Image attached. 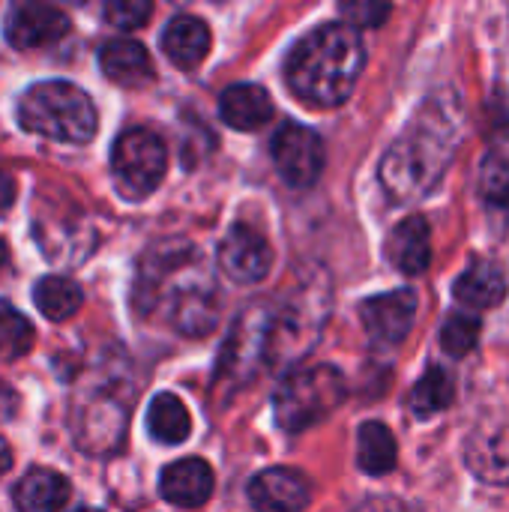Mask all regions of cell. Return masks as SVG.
I'll return each instance as SVG.
<instances>
[{"instance_id":"1","label":"cell","mask_w":509,"mask_h":512,"mask_svg":"<svg viewBox=\"0 0 509 512\" xmlns=\"http://www.w3.org/2000/svg\"><path fill=\"white\" fill-rule=\"evenodd\" d=\"M459 141L462 102L429 99L381 159V186L387 189L393 204L426 198L450 168Z\"/></svg>"},{"instance_id":"2","label":"cell","mask_w":509,"mask_h":512,"mask_svg":"<svg viewBox=\"0 0 509 512\" xmlns=\"http://www.w3.org/2000/svg\"><path fill=\"white\" fill-rule=\"evenodd\" d=\"M366 66V45L354 24H321L288 54L285 78L297 99L315 108H336L351 99Z\"/></svg>"},{"instance_id":"3","label":"cell","mask_w":509,"mask_h":512,"mask_svg":"<svg viewBox=\"0 0 509 512\" xmlns=\"http://www.w3.org/2000/svg\"><path fill=\"white\" fill-rule=\"evenodd\" d=\"M18 123L48 141L87 144L96 135L99 114L81 87L69 81H42L18 99Z\"/></svg>"},{"instance_id":"4","label":"cell","mask_w":509,"mask_h":512,"mask_svg":"<svg viewBox=\"0 0 509 512\" xmlns=\"http://www.w3.org/2000/svg\"><path fill=\"white\" fill-rule=\"evenodd\" d=\"M330 309V291L324 276H306L294 294L276 306L273 339H270V366L297 363L318 342Z\"/></svg>"},{"instance_id":"5","label":"cell","mask_w":509,"mask_h":512,"mask_svg":"<svg viewBox=\"0 0 509 512\" xmlns=\"http://www.w3.org/2000/svg\"><path fill=\"white\" fill-rule=\"evenodd\" d=\"M348 396L345 375L336 366H309L288 375L273 399L276 423L285 432H306L315 423L327 420Z\"/></svg>"},{"instance_id":"6","label":"cell","mask_w":509,"mask_h":512,"mask_svg":"<svg viewBox=\"0 0 509 512\" xmlns=\"http://www.w3.org/2000/svg\"><path fill=\"white\" fill-rule=\"evenodd\" d=\"M273 321H276L273 303H252L237 318L216 363V381L222 384V390L246 387L264 366H270Z\"/></svg>"},{"instance_id":"7","label":"cell","mask_w":509,"mask_h":512,"mask_svg":"<svg viewBox=\"0 0 509 512\" xmlns=\"http://www.w3.org/2000/svg\"><path fill=\"white\" fill-rule=\"evenodd\" d=\"M111 171L129 198H147L168 171L165 141L150 129H126L111 147Z\"/></svg>"},{"instance_id":"8","label":"cell","mask_w":509,"mask_h":512,"mask_svg":"<svg viewBox=\"0 0 509 512\" xmlns=\"http://www.w3.org/2000/svg\"><path fill=\"white\" fill-rule=\"evenodd\" d=\"M72 30L69 15L51 0H12L3 18V36L18 51L57 45Z\"/></svg>"},{"instance_id":"9","label":"cell","mask_w":509,"mask_h":512,"mask_svg":"<svg viewBox=\"0 0 509 512\" xmlns=\"http://www.w3.org/2000/svg\"><path fill=\"white\" fill-rule=\"evenodd\" d=\"M324 141L318 132H312L303 123H285L273 135V162L285 183L306 189L312 186L324 171Z\"/></svg>"},{"instance_id":"10","label":"cell","mask_w":509,"mask_h":512,"mask_svg":"<svg viewBox=\"0 0 509 512\" xmlns=\"http://www.w3.org/2000/svg\"><path fill=\"white\" fill-rule=\"evenodd\" d=\"M168 303V321L183 336H207L219 321V294L207 276H192L177 282L159 303ZM156 303V306H159Z\"/></svg>"},{"instance_id":"11","label":"cell","mask_w":509,"mask_h":512,"mask_svg":"<svg viewBox=\"0 0 509 512\" xmlns=\"http://www.w3.org/2000/svg\"><path fill=\"white\" fill-rule=\"evenodd\" d=\"M219 267L225 270L228 279H234L240 285H255L270 273L273 249L261 231L240 222L219 243Z\"/></svg>"},{"instance_id":"12","label":"cell","mask_w":509,"mask_h":512,"mask_svg":"<svg viewBox=\"0 0 509 512\" xmlns=\"http://www.w3.org/2000/svg\"><path fill=\"white\" fill-rule=\"evenodd\" d=\"M360 318L366 333L378 345H399L408 339L417 318V294L411 288H396L387 294H375L360 306Z\"/></svg>"},{"instance_id":"13","label":"cell","mask_w":509,"mask_h":512,"mask_svg":"<svg viewBox=\"0 0 509 512\" xmlns=\"http://www.w3.org/2000/svg\"><path fill=\"white\" fill-rule=\"evenodd\" d=\"M249 501L258 510L297 512L309 507L312 483L291 468H267L249 483Z\"/></svg>"},{"instance_id":"14","label":"cell","mask_w":509,"mask_h":512,"mask_svg":"<svg viewBox=\"0 0 509 512\" xmlns=\"http://www.w3.org/2000/svg\"><path fill=\"white\" fill-rule=\"evenodd\" d=\"M213 486H216V477L204 459H180V462L168 465L159 477L162 498L183 510L204 507L213 495Z\"/></svg>"},{"instance_id":"15","label":"cell","mask_w":509,"mask_h":512,"mask_svg":"<svg viewBox=\"0 0 509 512\" xmlns=\"http://www.w3.org/2000/svg\"><path fill=\"white\" fill-rule=\"evenodd\" d=\"M99 66L108 81L120 87H147L156 75L147 48L138 39H111L99 51Z\"/></svg>"},{"instance_id":"16","label":"cell","mask_w":509,"mask_h":512,"mask_svg":"<svg viewBox=\"0 0 509 512\" xmlns=\"http://www.w3.org/2000/svg\"><path fill=\"white\" fill-rule=\"evenodd\" d=\"M387 258L399 273L420 276L429 270L432 261V231L423 216L402 219L393 234L387 237Z\"/></svg>"},{"instance_id":"17","label":"cell","mask_w":509,"mask_h":512,"mask_svg":"<svg viewBox=\"0 0 509 512\" xmlns=\"http://www.w3.org/2000/svg\"><path fill=\"white\" fill-rule=\"evenodd\" d=\"M210 27L195 18V15H177L168 21L165 33H162V51L165 57L180 66V69H195L204 63V57L210 54Z\"/></svg>"},{"instance_id":"18","label":"cell","mask_w":509,"mask_h":512,"mask_svg":"<svg viewBox=\"0 0 509 512\" xmlns=\"http://www.w3.org/2000/svg\"><path fill=\"white\" fill-rule=\"evenodd\" d=\"M219 114L237 132H258L273 117V99L258 84H231L219 96Z\"/></svg>"},{"instance_id":"19","label":"cell","mask_w":509,"mask_h":512,"mask_svg":"<svg viewBox=\"0 0 509 512\" xmlns=\"http://www.w3.org/2000/svg\"><path fill=\"white\" fill-rule=\"evenodd\" d=\"M507 288V273L495 261H477L456 282V297L471 309H495L507 297Z\"/></svg>"},{"instance_id":"20","label":"cell","mask_w":509,"mask_h":512,"mask_svg":"<svg viewBox=\"0 0 509 512\" xmlns=\"http://www.w3.org/2000/svg\"><path fill=\"white\" fill-rule=\"evenodd\" d=\"M69 480L57 471L36 468L15 486V504L24 512L63 510L69 504Z\"/></svg>"},{"instance_id":"21","label":"cell","mask_w":509,"mask_h":512,"mask_svg":"<svg viewBox=\"0 0 509 512\" xmlns=\"http://www.w3.org/2000/svg\"><path fill=\"white\" fill-rule=\"evenodd\" d=\"M147 432L159 444H183L192 432V417L174 393H156L147 408Z\"/></svg>"},{"instance_id":"22","label":"cell","mask_w":509,"mask_h":512,"mask_svg":"<svg viewBox=\"0 0 509 512\" xmlns=\"http://www.w3.org/2000/svg\"><path fill=\"white\" fill-rule=\"evenodd\" d=\"M33 300H36V309H39L48 321L60 324V321H69L72 315L81 312V306H84V291H81V285L72 282L69 276H45V279L36 282Z\"/></svg>"},{"instance_id":"23","label":"cell","mask_w":509,"mask_h":512,"mask_svg":"<svg viewBox=\"0 0 509 512\" xmlns=\"http://www.w3.org/2000/svg\"><path fill=\"white\" fill-rule=\"evenodd\" d=\"M399 447L384 423H366L357 435V465L369 477H384L396 468Z\"/></svg>"},{"instance_id":"24","label":"cell","mask_w":509,"mask_h":512,"mask_svg":"<svg viewBox=\"0 0 509 512\" xmlns=\"http://www.w3.org/2000/svg\"><path fill=\"white\" fill-rule=\"evenodd\" d=\"M468 462L474 474L495 483H509V429L474 435L468 444Z\"/></svg>"},{"instance_id":"25","label":"cell","mask_w":509,"mask_h":512,"mask_svg":"<svg viewBox=\"0 0 509 512\" xmlns=\"http://www.w3.org/2000/svg\"><path fill=\"white\" fill-rule=\"evenodd\" d=\"M456 396V381L444 366H429V372L414 384L411 390V411L426 420L432 414H441L453 405Z\"/></svg>"},{"instance_id":"26","label":"cell","mask_w":509,"mask_h":512,"mask_svg":"<svg viewBox=\"0 0 509 512\" xmlns=\"http://www.w3.org/2000/svg\"><path fill=\"white\" fill-rule=\"evenodd\" d=\"M36 342L33 324L6 300H0V357L3 360H18L24 357Z\"/></svg>"},{"instance_id":"27","label":"cell","mask_w":509,"mask_h":512,"mask_svg":"<svg viewBox=\"0 0 509 512\" xmlns=\"http://www.w3.org/2000/svg\"><path fill=\"white\" fill-rule=\"evenodd\" d=\"M480 333H483V321L477 315H468V312H456L447 318L444 330H441V345L450 357H465L477 348L480 342Z\"/></svg>"},{"instance_id":"28","label":"cell","mask_w":509,"mask_h":512,"mask_svg":"<svg viewBox=\"0 0 509 512\" xmlns=\"http://www.w3.org/2000/svg\"><path fill=\"white\" fill-rule=\"evenodd\" d=\"M480 195L495 204V207H509V159L492 153L480 165Z\"/></svg>"},{"instance_id":"29","label":"cell","mask_w":509,"mask_h":512,"mask_svg":"<svg viewBox=\"0 0 509 512\" xmlns=\"http://www.w3.org/2000/svg\"><path fill=\"white\" fill-rule=\"evenodd\" d=\"M156 0H105V18L117 30H138L150 21Z\"/></svg>"},{"instance_id":"30","label":"cell","mask_w":509,"mask_h":512,"mask_svg":"<svg viewBox=\"0 0 509 512\" xmlns=\"http://www.w3.org/2000/svg\"><path fill=\"white\" fill-rule=\"evenodd\" d=\"M339 9L348 24L372 30L390 18V0H339Z\"/></svg>"},{"instance_id":"31","label":"cell","mask_w":509,"mask_h":512,"mask_svg":"<svg viewBox=\"0 0 509 512\" xmlns=\"http://www.w3.org/2000/svg\"><path fill=\"white\" fill-rule=\"evenodd\" d=\"M15 192H18V186H15V177L0 165V213H6L12 204H15Z\"/></svg>"},{"instance_id":"32","label":"cell","mask_w":509,"mask_h":512,"mask_svg":"<svg viewBox=\"0 0 509 512\" xmlns=\"http://www.w3.org/2000/svg\"><path fill=\"white\" fill-rule=\"evenodd\" d=\"M12 468V453H9V444L0 438V477Z\"/></svg>"},{"instance_id":"33","label":"cell","mask_w":509,"mask_h":512,"mask_svg":"<svg viewBox=\"0 0 509 512\" xmlns=\"http://www.w3.org/2000/svg\"><path fill=\"white\" fill-rule=\"evenodd\" d=\"M6 261H9V249H6V243H3V237H0V270L6 267Z\"/></svg>"},{"instance_id":"34","label":"cell","mask_w":509,"mask_h":512,"mask_svg":"<svg viewBox=\"0 0 509 512\" xmlns=\"http://www.w3.org/2000/svg\"><path fill=\"white\" fill-rule=\"evenodd\" d=\"M66 3H87V0H66Z\"/></svg>"}]
</instances>
